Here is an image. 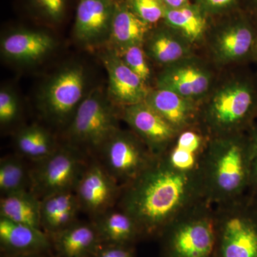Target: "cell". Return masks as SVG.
I'll use <instances>...</instances> for the list:
<instances>
[{
    "label": "cell",
    "instance_id": "obj_1",
    "mask_svg": "<svg viewBox=\"0 0 257 257\" xmlns=\"http://www.w3.org/2000/svg\"><path fill=\"white\" fill-rule=\"evenodd\" d=\"M205 199L200 172H181L157 156L143 174L121 187L119 207L135 219L143 236H154Z\"/></svg>",
    "mask_w": 257,
    "mask_h": 257
},
{
    "label": "cell",
    "instance_id": "obj_2",
    "mask_svg": "<svg viewBox=\"0 0 257 257\" xmlns=\"http://www.w3.org/2000/svg\"><path fill=\"white\" fill-rule=\"evenodd\" d=\"M257 118V72L250 65L221 69L200 102L199 126L210 138L246 133Z\"/></svg>",
    "mask_w": 257,
    "mask_h": 257
},
{
    "label": "cell",
    "instance_id": "obj_3",
    "mask_svg": "<svg viewBox=\"0 0 257 257\" xmlns=\"http://www.w3.org/2000/svg\"><path fill=\"white\" fill-rule=\"evenodd\" d=\"M250 158L247 132L210 138L200 168L208 202L219 205L248 192Z\"/></svg>",
    "mask_w": 257,
    "mask_h": 257
},
{
    "label": "cell",
    "instance_id": "obj_4",
    "mask_svg": "<svg viewBox=\"0 0 257 257\" xmlns=\"http://www.w3.org/2000/svg\"><path fill=\"white\" fill-rule=\"evenodd\" d=\"M257 25L242 10L212 19L198 51L219 70L253 64Z\"/></svg>",
    "mask_w": 257,
    "mask_h": 257
},
{
    "label": "cell",
    "instance_id": "obj_5",
    "mask_svg": "<svg viewBox=\"0 0 257 257\" xmlns=\"http://www.w3.org/2000/svg\"><path fill=\"white\" fill-rule=\"evenodd\" d=\"M214 257H257V196L214 206Z\"/></svg>",
    "mask_w": 257,
    "mask_h": 257
},
{
    "label": "cell",
    "instance_id": "obj_6",
    "mask_svg": "<svg viewBox=\"0 0 257 257\" xmlns=\"http://www.w3.org/2000/svg\"><path fill=\"white\" fill-rule=\"evenodd\" d=\"M160 236L165 257H214V206L202 201L179 216Z\"/></svg>",
    "mask_w": 257,
    "mask_h": 257
},
{
    "label": "cell",
    "instance_id": "obj_7",
    "mask_svg": "<svg viewBox=\"0 0 257 257\" xmlns=\"http://www.w3.org/2000/svg\"><path fill=\"white\" fill-rule=\"evenodd\" d=\"M117 107L99 88L87 92L66 128L69 145L82 152L100 151L119 130Z\"/></svg>",
    "mask_w": 257,
    "mask_h": 257
},
{
    "label": "cell",
    "instance_id": "obj_8",
    "mask_svg": "<svg viewBox=\"0 0 257 257\" xmlns=\"http://www.w3.org/2000/svg\"><path fill=\"white\" fill-rule=\"evenodd\" d=\"M87 74L80 64H67L44 83L38 94V107L50 123L67 128L85 97Z\"/></svg>",
    "mask_w": 257,
    "mask_h": 257
},
{
    "label": "cell",
    "instance_id": "obj_9",
    "mask_svg": "<svg viewBox=\"0 0 257 257\" xmlns=\"http://www.w3.org/2000/svg\"><path fill=\"white\" fill-rule=\"evenodd\" d=\"M87 166L78 148L69 144L59 147L30 171V191L40 200L56 193L74 191Z\"/></svg>",
    "mask_w": 257,
    "mask_h": 257
},
{
    "label": "cell",
    "instance_id": "obj_10",
    "mask_svg": "<svg viewBox=\"0 0 257 257\" xmlns=\"http://www.w3.org/2000/svg\"><path fill=\"white\" fill-rule=\"evenodd\" d=\"M219 71L197 52L160 68L155 74L154 87L168 89L200 103L214 85Z\"/></svg>",
    "mask_w": 257,
    "mask_h": 257
},
{
    "label": "cell",
    "instance_id": "obj_11",
    "mask_svg": "<svg viewBox=\"0 0 257 257\" xmlns=\"http://www.w3.org/2000/svg\"><path fill=\"white\" fill-rule=\"evenodd\" d=\"M103 166L121 186L143 174L157 158L133 131L117 130L100 150Z\"/></svg>",
    "mask_w": 257,
    "mask_h": 257
},
{
    "label": "cell",
    "instance_id": "obj_12",
    "mask_svg": "<svg viewBox=\"0 0 257 257\" xmlns=\"http://www.w3.org/2000/svg\"><path fill=\"white\" fill-rule=\"evenodd\" d=\"M84 210L93 219L113 209L119 201L121 186L98 163L88 165L74 189Z\"/></svg>",
    "mask_w": 257,
    "mask_h": 257
},
{
    "label": "cell",
    "instance_id": "obj_13",
    "mask_svg": "<svg viewBox=\"0 0 257 257\" xmlns=\"http://www.w3.org/2000/svg\"><path fill=\"white\" fill-rule=\"evenodd\" d=\"M121 118L157 156L167 150L179 133L145 101L122 108Z\"/></svg>",
    "mask_w": 257,
    "mask_h": 257
},
{
    "label": "cell",
    "instance_id": "obj_14",
    "mask_svg": "<svg viewBox=\"0 0 257 257\" xmlns=\"http://www.w3.org/2000/svg\"><path fill=\"white\" fill-rule=\"evenodd\" d=\"M101 58L108 74V96L113 103L122 109L145 101L152 87L120 60L114 49L106 50Z\"/></svg>",
    "mask_w": 257,
    "mask_h": 257
},
{
    "label": "cell",
    "instance_id": "obj_15",
    "mask_svg": "<svg viewBox=\"0 0 257 257\" xmlns=\"http://www.w3.org/2000/svg\"><path fill=\"white\" fill-rule=\"evenodd\" d=\"M114 7L111 0H79L74 28L76 39L92 45L109 37Z\"/></svg>",
    "mask_w": 257,
    "mask_h": 257
},
{
    "label": "cell",
    "instance_id": "obj_16",
    "mask_svg": "<svg viewBox=\"0 0 257 257\" xmlns=\"http://www.w3.org/2000/svg\"><path fill=\"white\" fill-rule=\"evenodd\" d=\"M143 48L152 63L159 68L197 52L182 35L164 22L151 29L144 42Z\"/></svg>",
    "mask_w": 257,
    "mask_h": 257
},
{
    "label": "cell",
    "instance_id": "obj_17",
    "mask_svg": "<svg viewBox=\"0 0 257 257\" xmlns=\"http://www.w3.org/2000/svg\"><path fill=\"white\" fill-rule=\"evenodd\" d=\"M56 46L55 39L45 32L18 30L1 40V52L6 60L19 64H32L43 60Z\"/></svg>",
    "mask_w": 257,
    "mask_h": 257
},
{
    "label": "cell",
    "instance_id": "obj_18",
    "mask_svg": "<svg viewBox=\"0 0 257 257\" xmlns=\"http://www.w3.org/2000/svg\"><path fill=\"white\" fill-rule=\"evenodd\" d=\"M210 138L199 126L179 132L175 140L160 155L172 168L192 173L200 172Z\"/></svg>",
    "mask_w": 257,
    "mask_h": 257
},
{
    "label": "cell",
    "instance_id": "obj_19",
    "mask_svg": "<svg viewBox=\"0 0 257 257\" xmlns=\"http://www.w3.org/2000/svg\"><path fill=\"white\" fill-rule=\"evenodd\" d=\"M145 101L179 133L199 126L200 103L157 87L150 89Z\"/></svg>",
    "mask_w": 257,
    "mask_h": 257
},
{
    "label": "cell",
    "instance_id": "obj_20",
    "mask_svg": "<svg viewBox=\"0 0 257 257\" xmlns=\"http://www.w3.org/2000/svg\"><path fill=\"white\" fill-rule=\"evenodd\" d=\"M0 244L5 254L47 253L52 247L43 230L0 216Z\"/></svg>",
    "mask_w": 257,
    "mask_h": 257
},
{
    "label": "cell",
    "instance_id": "obj_21",
    "mask_svg": "<svg viewBox=\"0 0 257 257\" xmlns=\"http://www.w3.org/2000/svg\"><path fill=\"white\" fill-rule=\"evenodd\" d=\"M80 204L74 191L56 193L41 199L42 229L49 236L57 234L77 222Z\"/></svg>",
    "mask_w": 257,
    "mask_h": 257
},
{
    "label": "cell",
    "instance_id": "obj_22",
    "mask_svg": "<svg viewBox=\"0 0 257 257\" xmlns=\"http://www.w3.org/2000/svg\"><path fill=\"white\" fill-rule=\"evenodd\" d=\"M60 257H92L102 243L94 223L75 222L50 236Z\"/></svg>",
    "mask_w": 257,
    "mask_h": 257
},
{
    "label": "cell",
    "instance_id": "obj_23",
    "mask_svg": "<svg viewBox=\"0 0 257 257\" xmlns=\"http://www.w3.org/2000/svg\"><path fill=\"white\" fill-rule=\"evenodd\" d=\"M211 19L194 3L177 8H166L163 22L178 32L194 47L197 52L202 47Z\"/></svg>",
    "mask_w": 257,
    "mask_h": 257
},
{
    "label": "cell",
    "instance_id": "obj_24",
    "mask_svg": "<svg viewBox=\"0 0 257 257\" xmlns=\"http://www.w3.org/2000/svg\"><path fill=\"white\" fill-rule=\"evenodd\" d=\"M152 28L135 15L127 3L116 4L109 39L112 42V47L143 46Z\"/></svg>",
    "mask_w": 257,
    "mask_h": 257
},
{
    "label": "cell",
    "instance_id": "obj_25",
    "mask_svg": "<svg viewBox=\"0 0 257 257\" xmlns=\"http://www.w3.org/2000/svg\"><path fill=\"white\" fill-rule=\"evenodd\" d=\"M102 243L132 245L143 236L135 219L121 209H111L94 219Z\"/></svg>",
    "mask_w": 257,
    "mask_h": 257
},
{
    "label": "cell",
    "instance_id": "obj_26",
    "mask_svg": "<svg viewBox=\"0 0 257 257\" xmlns=\"http://www.w3.org/2000/svg\"><path fill=\"white\" fill-rule=\"evenodd\" d=\"M40 205L41 200L30 190L5 194L0 200V216L42 230Z\"/></svg>",
    "mask_w": 257,
    "mask_h": 257
},
{
    "label": "cell",
    "instance_id": "obj_27",
    "mask_svg": "<svg viewBox=\"0 0 257 257\" xmlns=\"http://www.w3.org/2000/svg\"><path fill=\"white\" fill-rule=\"evenodd\" d=\"M15 145L23 156L36 163L50 157L59 147L52 134L37 124L21 128L15 137Z\"/></svg>",
    "mask_w": 257,
    "mask_h": 257
},
{
    "label": "cell",
    "instance_id": "obj_28",
    "mask_svg": "<svg viewBox=\"0 0 257 257\" xmlns=\"http://www.w3.org/2000/svg\"><path fill=\"white\" fill-rule=\"evenodd\" d=\"M30 171L20 159L8 157L0 162V191L2 195L20 191L30 190Z\"/></svg>",
    "mask_w": 257,
    "mask_h": 257
},
{
    "label": "cell",
    "instance_id": "obj_29",
    "mask_svg": "<svg viewBox=\"0 0 257 257\" xmlns=\"http://www.w3.org/2000/svg\"><path fill=\"white\" fill-rule=\"evenodd\" d=\"M120 60L143 79L149 87L153 88L155 74L151 61L147 57L143 45L125 47H112Z\"/></svg>",
    "mask_w": 257,
    "mask_h": 257
},
{
    "label": "cell",
    "instance_id": "obj_30",
    "mask_svg": "<svg viewBox=\"0 0 257 257\" xmlns=\"http://www.w3.org/2000/svg\"><path fill=\"white\" fill-rule=\"evenodd\" d=\"M126 3L137 16L150 26L163 22L166 8L161 0H128Z\"/></svg>",
    "mask_w": 257,
    "mask_h": 257
},
{
    "label": "cell",
    "instance_id": "obj_31",
    "mask_svg": "<svg viewBox=\"0 0 257 257\" xmlns=\"http://www.w3.org/2000/svg\"><path fill=\"white\" fill-rule=\"evenodd\" d=\"M18 96L12 88L3 87L0 90V123L9 125L18 119L20 114Z\"/></svg>",
    "mask_w": 257,
    "mask_h": 257
},
{
    "label": "cell",
    "instance_id": "obj_32",
    "mask_svg": "<svg viewBox=\"0 0 257 257\" xmlns=\"http://www.w3.org/2000/svg\"><path fill=\"white\" fill-rule=\"evenodd\" d=\"M212 20L241 9V0H194Z\"/></svg>",
    "mask_w": 257,
    "mask_h": 257
},
{
    "label": "cell",
    "instance_id": "obj_33",
    "mask_svg": "<svg viewBox=\"0 0 257 257\" xmlns=\"http://www.w3.org/2000/svg\"><path fill=\"white\" fill-rule=\"evenodd\" d=\"M247 133L251 145V158H250V176L248 193L257 196V124L255 123Z\"/></svg>",
    "mask_w": 257,
    "mask_h": 257
},
{
    "label": "cell",
    "instance_id": "obj_34",
    "mask_svg": "<svg viewBox=\"0 0 257 257\" xmlns=\"http://www.w3.org/2000/svg\"><path fill=\"white\" fill-rule=\"evenodd\" d=\"M32 2L49 20L60 22L63 18L65 0H32Z\"/></svg>",
    "mask_w": 257,
    "mask_h": 257
},
{
    "label": "cell",
    "instance_id": "obj_35",
    "mask_svg": "<svg viewBox=\"0 0 257 257\" xmlns=\"http://www.w3.org/2000/svg\"><path fill=\"white\" fill-rule=\"evenodd\" d=\"M92 257H135L132 245L102 243Z\"/></svg>",
    "mask_w": 257,
    "mask_h": 257
},
{
    "label": "cell",
    "instance_id": "obj_36",
    "mask_svg": "<svg viewBox=\"0 0 257 257\" xmlns=\"http://www.w3.org/2000/svg\"><path fill=\"white\" fill-rule=\"evenodd\" d=\"M240 8L249 15L257 25V0H241Z\"/></svg>",
    "mask_w": 257,
    "mask_h": 257
},
{
    "label": "cell",
    "instance_id": "obj_37",
    "mask_svg": "<svg viewBox=\"0 0 257 257\" xmlns=\"http://www.w3.org/2000/svg\"><path fill=\"white\" fill-rule=\"evenodd\" d=\"M166 8L177 9L192 3L191 0H161Z\"/></svg>",
    "mask_w": 257,
    "mask_h": 257
},
{
    "label": "cell",
    "instance_id": "obj_38",
    "mask_svg": "<svg viewBox=\"0 0 257 257\" xmlns=\"http://www.w3.org/2000/svg\"><path fill=\"white\" fill-rule=\"evenodd\" d=\"M45 253H20V254H5L3 257H46Z\"/></svg>",
    "mask_w": 257,
    "mask_h": 257
},
{
    "label": "cell",
    "instance_id": "obj_39",
    "mask_svg": "<svg viewBox=\"0 0 257 257\" xmlns=\"http://www.w3.org/2000/svg\"><path fill=\"white\" fill-rule=\"evenodd\" d=\"M253 64H255L257 66V42H256V50H255V52H254V57H253Z\"/></svg>",
    "mask_w": 257,
    "mask_h": 257
}]
</instances>
